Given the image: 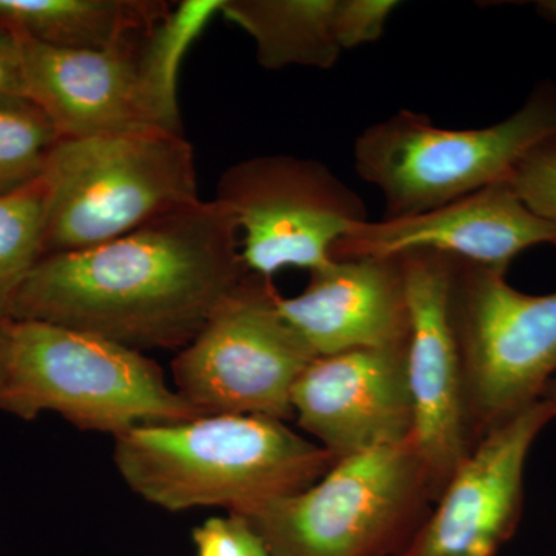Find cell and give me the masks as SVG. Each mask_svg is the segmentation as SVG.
<instances>
[{
  "mask_svg": "<svg viewBox=\"0 0 556 556\" xmlns=\"http://www.w3.org/2000/svg\"><path fill=\"white\" fill-rule=\"evenodd\" d=\"M555 244L556 225L526 206L507 181L408 217L367 219L332 251L334 260L437 252L504 270L526 249Z\"/></svg>",
  "mask_w": 556,
  "mask_h": 556,
  "instance_id": "cell-13",
  "label": "cell"
},
{
  "mask_svg": "<svg viewBox=\"0 0 556 556\" xmlns=\"http://www.w3.org/2000/svg\"><path fill=\"white\" fill-rule=\"evenodd\" d=\"M507 182L527 207L556 225V139L532 150Z\"/></svg>",
  "mask_w": 556,
  "mask_h": 556,
  "instance_id": "cell-21",
  "label": "cell"
},
{
  "mask_svg": "<svg viewBox=\"0 0 556 556\" xmlns=\"http://www.w3.org/2000/svg\"><path fill=\"white\" fill-rule=\"evenodd\" d=\"M506 276L452 258V313L467 416L473 413L484 433L541 401L556 378V292L526 294Z\"/></svg>",
  "mask_w": 556,
  "mask_h": 556,
  "instance_id": "cell-8",
  "label": "cell"
},
{
  "mask_svg": "<svg viewBox=\"0 0 556 556\" xmlns=\"http://www.w3.org/2000/svg\"><path fill=\"white\" fill-rule=\"evenodd\" d=\"M0 365H2V332H0Z\"/></svg>",
  "mask_w": 556,
  "mask_h": 556,
  "instance_id": "cell-27",
  "label": "cell"
},
{
  "mask_svg": "<svg viewBox=\"0 0 556 556\" xmlns=\"http://www.w3.org/2000/svg\"><path fill=\"white\" fill-rule=\"evenodd\" d=\"M533 7L544 21L556 24V0H538Z\"/></svg>",
  "mask_w": 556,
  "mask_h": 556,
  "instance_id": "cell-24",
  "label": "cell"
},
{
  "mask_svg": "<svg viewBox=\"0 0 556 556\" xmlns=\"http://www.w3.org/2000/svg\"><path fill=\"white\" fill-rule=\"evenodd\" d=\"M223 3L225 0L179 2L139 43V79L163 130L182 134L177 100L179 67L190 46L219 14Z\"/></svg>",
  "mask_w": 556,
  "mask_h": 556,
  "instance_id": "cell-18",
  "label": "cell"
},
{
  "mask_svg": "<svg viewBox=\"0 0 556 556\" xmlns=\"http://www.w3.org/2000/svg\"><path fill=\"white\" fill-rule=\"evenodd\" d=\"M247 556H273L269 554L268 548H266L265 544H263V541L260 540L254 530H252L251 543H249Z\"/></svg>",
  "mask_w": 556,
  "mask_h": 556,
  "instance_id": "cell-25",
  "label": "cell"
},
{
  "mask_svg": "<svg viewBox=\"0 0 556 556\" xmlns=\"http://www.w3.org/2000/svg\"><path fill=\"white\" fill-rule=\"evenodd\" d=\"M401 258L409 317L412 438L431 496L439 497L468 455L466 391L452 313V258L428 251Z\"/></svg>",
  "mask_w": 556,
  "mask_h": 556,
  "instance_id": "cell-10",
  "label": "cell"
},
{
  "mask_svg": "<svg viewBox=\"0 0 556 556\" xmlns=\"http://www.w3.org/2000/svg\"><path fill=\"white\" fill-rule=\"evenodd\" d=\"M273 281L249 273L172 364L175 391L201 415L294 416L313 350L278 309Z\"/></svg>",
  "mask_w": 556,
  "mask_h": 556,
  "instance_id": "cell-7",
  "label": "cell"
},
{
  "mask_svg": "<svg viewBox=\"0 0 556 556\" xmlns=\"http://www.w3.org/2000/svg\"><path fill=\"white\" fill-rule=\"evenodd\" d=\"M248 274L236 219L199 200L100 247L47 255L11 320L78 329L141 353L185 348Z\"/></svg>",
  "mask_w": 556,
  "mask_h": 556,
  "instance_id": "cell-1",
  "label": "cell"
},
{
  "mask_svg": "<svg viewBox=\"0 0 556 556\" xmlns=\"http://www.w3.org/2000/svg\"><path fill=\"white\" fill-rule=\"evenodd\" d=\"M541 401L546 402L548 407L552 408V412H554V415L556 417V378L552 380L551 383L546 387V390H544L543 397H541Z\"/></svg>",
  "mask_w": 556,
  "mask_h": 556,
  "instance_id": "cell-26",
  "label": "cell"
},
{
  "mask_svg": "<svg viewBox=\"0 0 556 556\" xmlns=\"http://www.w3.org/2000/svg\"><path fill=\"white\" fill-rule=\"evenodd\" d=\"M113 459L127 485L164 510L239 517L313 485L338 460L283 420L243 415L131 428L115 437Z\"/></svg>",
  "mask_w": 556,
  "mask_h": 556,
  "instance_id": "cell-2",
  "label": "cell"
},
{
  "mask_svg": "<svg viewBox=\"0 0 556 556\" xmlns=\"http://www.w3.org/2000/svg\"><path fill=\"white\" fill-rule=\"evenodd\" d=\"M339 0H225L219 14L254 40L266 70L338 64Z\"/></svg>",
  "mask_w": 556,
  "mask_h": 556,
  "instance_id": "cell-17",
  "label": "cell"
},
{
  "mask_svg": "<svg viewBox=\"0 0 556 556\" xmlns=\"http://www.w3.org/2000/svg\"><path fill=\"white\" fill-rule=\"evenodd\" d=\"M554 419L546 402L538 401L490 428L399 556H495L521 518L527 456Z\"/></svg>",
  "mask_w": 556,
  "mask_h": 556,
  "instance_id": "cell-11",
  "label": "cell"
},
{
  "mask_svg": "<svg viewBox=\"0 0 556 556\" xmlns=\"http://www.w3.org/2000/svg\"><path fill=\"white\" fill-rule=\"evenodd\" d=\"M215 201L236 219L248 273L324 268L351 229L369 219L365 201L327 164L295 155H258L223 172Z\"/></svg>",
  "mask_w": 556,
  "mask_h": 556,
  "instance_id": "cell-9",
  "label": "cell"
},
{
  "mask_svg": "<svg viewBox=\"0 0 556 556\" xmlns=\"http://www.w3.org/2000/svg\"><path fill=\"white\" fill-rule=\"evenodd\" d=\"M556 139V84L541 80L506 119L479 129H448L402 109L362 130L354 169L379 190L386 217L444 206L496 182L544 142Z\"/></svg>",
  "mask_w": 556,
  "mask_h": 556,
  "instance_id": "cell-5",
  "label": "cell"
},
{
  "mask_svg": "<svg viewBox=\"0 0 556 556\" xmlns=\"http://www.w3.org/2000/svg\"><path fill=\"white\" fill-rule=\"evenodd\" d=\"M0 332V409L10 415L53 412L113 437L203 416L141 351L46 321L10 320Z\"/></svg>",
  "mask_w": 556,
  "mask_h": 556,
  "instance_id": "cell-3",
  "label": "cell"
},
{
  "mask_svg": "<svg viewBox=\"0 0 556 556\" xmlns=\"http://www.w3.org/2000/svg\"><path fill=\"white\" fill-rule=\"evenodd\" d=\"M46 204L42 177L0 195V327L11 320L22 287L43 257Z\"/></svg>",
  "mask_w": 556,
  "mask_h": 556,
  "instance_id": "cell-19",
  "label": "cell"
},
{
  "mask_svg": "<svg viewBox=\"0 0 556 556\" xmlns=\"http://www.w3.org/2000/svg\"><path fill=\"white\" fill-rule=\"evenodd\" d=\"M426 492L409 438L342 457L313 485L241 518L273 556H386L407 535Z\"/></svg>",
  "mask_w": 556,
  "mask_h": 556,
  "instance_id": "cell-6",
  "label": "cell"
},
{
  "mask_svg": "<svg viewBox=\"0 0 556 556\" xmlns=\"http://www.w3.org/2000/svg\"><path fill=\"white\" fill-rule=\"evenodd\" d=\"M60 139L56 127L35 101L0 93V195L42 177Z\"/></svg>",
  "mask_w": 556,
  "mask_h": 556,
  "instance_id": "cell-20",
  "label": "cell"
},
{
  "mask_svg": "<svg viewBox=\"0 0 556 556\" xmlns=\"http://www.w3.org/2000/svg\"><path fill=\"white\" fill-rule=\"evenodd\" d=\"M42 179L43 257L100 247L200 200L192 146L166 130L60 139Z\"/></svg>",
  "mask_w": 556,
  "mask_h": 556,
  "instance_id": "cell-4",
  "label": "cell"
},
{
  "mask_svg": "<svg viewBox=\"0 0 556 556\" xmlns=\"http://www.w3.org/2000/svg\"><path fill=\"white\" fill-rule=\"evenodd\" d=\"M17 36L27 97L47 113L61 139L163 130L139 79L142 39L115 49L83 51Z\"/></svg>",
  "mask_w": 556,
  "mask_h": 556,
  "instance_id": "cell-14",
  "label": "cell"
},
{
  "mask_svg": "<svg viewBox=\"0 0 556 556\" xmlns=\"http://www.w3.org/2000/svg\"><path fill=\"white\" fill-rule=\"evenodd\" d=\"M292 412L336 459L407 441V343L314 358L292 391Z\"/></svg>",
  "mask_w": 556,
  "mask_h": 556,
  "instance_id": "cell-12",
  "label": "cell"
},
{
  "mask_svg": "<svg viewBox=\"0 0 556 556\" xmlns=\"http://www.w3.org/2000/svg\"><path fill=\"white\" fill-rule=\"evenodd\" d=\"M399 5L401 2L394 0H339L338 38L342 50L378 42Z\"/></svg>",
  "mask_w": 556,
  "mask_h": 556,
  "instance_id": "cell-22",
  "label": "cell"
},
{
  "mask_svg": "<svg viewBox=\"0 0 556 556\" xmlns=\"http://www.w3.org/2000/svg\"><path fill=\"white\" fill-rule=\"evenodd\" d=\"M0 93L27 97L21 39L16 31L0 25Z\"/></svg>",
  "mask_w": 556,
  "mask_h": 556,
  "instance_id": "cell-23",
  "label": "cell"
},
{
  "mask_svg": "<svg viewBox=\"0 0 556 556\" xmlns=\"http://www.w3.org/2000/svg\"><path fill=\"white\" fill-rule=\"evenodd\" d=\"M172 7L163 0H0V25L56 49L139 42Z\"/></svg>",
  "mask_w": 556,
  "mask_h": 556,
  "instance_id": "cell-16",
  "label": "cell"
},
{
  "mask_svg": "<svg viewBox=\"0 0 556 556\" xmlns=\"http://www.w3.org/2000/svg\"><path fill=\"white\" fill-rule=\"evenodd\" d=\"M309 276L308 287L295 298L278 295L277 305L317 357L407 343L401 257L332 260Z\"/></svg>",
  "mask_w": 556,
  "mask_h": 556,
  "instance_id": "cell-15",
  "label": "cell"
}]
</instances>
